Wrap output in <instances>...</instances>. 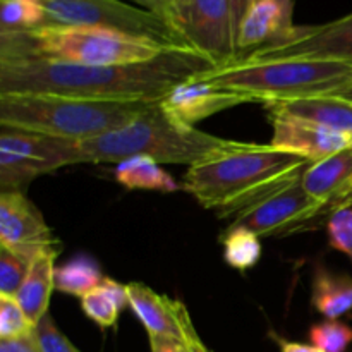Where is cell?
<instances>
[{
    "label": "cell",
    "mask_w": 352,
    "mask_h": 352,
    "mask_svg": "<svg viewBox=\"0 0 352 352\" xmlns=\"http://www.w3.org/2000/svg\"><path fill=\"white\" fill-rule=\"evenodd\" d=\"M34 333H36L38 342H40L43 352H81L58 330V327L55 325L50 315L43 316L38 322Z\"/></svg>",
    "instance_id": "30"
},
{
    "label": "cell",
    "mask_w": 352,
    "mask_h": 352,
    "mask_svg": "<svg viewBox=\"0 0 352 352\" xmlns=\"http://www.w3.org/2000/svg\"><path fill=\"white\" fill-rule=\"evenodd\" d=\"M131 2L138 3V6L143 7V9L158 14L160 17L167 19L172 26L177 28V23H175L174 7H172V0H131ZM177 31H179V28H177ZM179 33H181V31H179Z\"/></svg>",
    "instance_id": "32"
},
{
    "label": "cell",
    "mask_w": 352,
    "mask_h": 352,
    "mask_svg": "<svg viewBox=\"0 0 352 352\" xmlns=\"http://www.w3.org/2000/svg\"><path fill=\"white\" fill-rule=\"evenodd\" d=\"M47 26L43 0H0V33H28Z\"/></svg>",
    "instance_id": "23"
},
{
    "label": "cell",
    "mask_w": 352,
    "mask_h": 352,
    "mask_svg": "<svg viewBox=\"0 0 352 352\" xmlns=\"http://www.w3.org/2000/svg\"><path fill=\"white\" fill-rule=\"evenodd\" d=\"M292 19L294 0H256L237 31V60L258 48L282 40L296 26Z\"/></svg>",
    "instance_id": "16"
},
{
    "label": "cell",
    "mask_w": 352,
    "mask_h": 352,
    "mask_svg": "<svg viewBox=\"0 0 352 352\" xmlns=\"http://www.w3.org/2000/svg\"><path fill=\"white\" fill-rule=\"evenodd\" d=\"M301 184L330 213L352 205V144L323 160L311 162L302 172Z\"/></svg>",
    "instance_id": "15"
},
{
    "label": "cell",
    "mask_w": 352,
    "mask_h": 352,
    "mask_svg": "<svg viewBox=\"0 0 352 352\" xmlns=\"http://www.w3.org/2000/svg\"><path fill=\"white\" fill-rule=\"evenodd\" d=\"M0 352H43L38 342L36 333L16 337V339H0Z\"/></svg>",
    "instance_id": "31"
},
{
    "label": "cell",
    "mask_w": 352,
    "mask_h": 352,
    "mask_svg": "<svg viewBox=\"0 0 352 352\" xmlns=\"http://www.w3.org/2000/svg\"><path fill=\"white\" fill-rule=\"evenodd\" d=\"M311 160L272 144L244 143L188 168L182 188L203 208L232 219L244 208L302 175Z\"/></svg>",
    "instance_id": "2"
},
{
    "label": "cell",
    "mask_w": 352,
    "mask_h": 352,
    "mask_svg": "<svg viewBox=\"0 0 352 352\" xmlns=\"http://www.w3.org/2000/svg\"><path fill=\"white\" fill-rule=\"evenodd\" d=\"M263 105L267 112L285 113L352 138V100L344 96L323 95L272 100Z\"/></svg>",
    "instance_id": "18"
},
{
    "label": "cell",
    "mask_w": 352,
    "mask_h": 352,
    "mask_svg": "<svg viewBox=\"0 0 352 352\" xmlns=\"http://www.w3.org/2000/svg\"><path fill=\"white\" fill-rule=\"evenodd\" d=\"M278 340V346H280L282 352H322L316 349L311 344H301V342H289V340L280 339V337H275Z\"/></svg>",
    "instance_id": "37"
},
{
    "label": "cell",
    "mask_w": 352,
    "mask_h": 352,
    "mask_svg": "<svg viewBox=\"0 0 352 352\" xmlns=\"http://www.w3.org/2000/svg\"><path fill=\"white\" fill-rule=\"evenodd\" d=\"M33 263V258L0 246V294L16 296Z\"/></svg>",
    "instance_id": "26"
},
{
    "label": "cell",
    "mask_w": 352,
    "mask_h": 352,
    "mask_svg": "<svg viewBox=\"0 0 352 352\" xmlns=\"http://www.w3.org/2000/svg\"><path fill=\"white\" fill-rule=\"evenodd\" d=\"M153 103L12 93L0 95V126L81 143L129 126Z\"/></svg>",
    "instance_id": "4"
},
{
    "label": "cell",
    "mask_w": 352,
    "mask_h": 352,
    "mask_svg": "<svg viewBox=\"0 0 352 352\" xmlns=\"http://www.w3.org/2000/svg\"><path fill=\"white\" fill-rule=\"evenodd\" d=\"M113 175L116 181L129 191L143 189V191L174 192L179 189L174 177L165 172L157 160L144 155H136L119 162Z\"/></svg>",
    "instance_id": "21"
},
{
    "label": "cell",
    "mask_w": 352,
    "mask_h": 352,
    "mask_svg": "<svg viewBox=\"0 0 352 352\" xmlns=\"http://www.w3.org/2000/svg\"><path fill=\"white\" fill-rule=\"evenodd\" d=\"M85 164L79 141L2 127L0 189L17 191L36 177L69 165Z\"/></svg>",
    "instance_id": "8"
},
{
    "label": "cell",
    "mask_w": 352,
    "mask_h": 352,
    "mask_svg": "<svg viewBox=\"0 0 352 352\" xmlns=\"http://www.w3.org/2000/svg\"><path fill=\"white\" fill-rule=\"evenodd\" d=\"M127 292L131 309L143 323L148 336L175 337L184 340V330L191 316L181 301L158 294L141 282L127 284Z\"/></svg>",
    "instance_id": "17"
},
{
    "label": "cell",
    "mask_w": 352,
    "mask_h": 352,
    "mask_svg": "<svg viewBox=\"0 0 352 352\" xmlns=\"http://www.w3.org/2000/svg\"><path fill=\"white\" fill-rule=\"evenodd\" d=\"M0 246L33 260L48 251L62 250L43 213L21 189L0 192Z\"/></svg>",
    "instance_id": "12"
},
{
    "label": "cell",
    "mask_w": 352,
    "mask_h": 352,
    "mask_svg": "<svg viewBox=\"0 0 352 352\" xmlns=\"http://www.w3.org/2000/svg\"><path fill=\"white\" fill-rule=\"evenodd\" d=\"M254 2H256V0H254Z\"/></svg>",
    "instance_id": "39"
},
{
    "label": "cell",
    "mask_w": 352,
    "mask_h": 352,
    "mask_svg": "<svg viewBox=\"0 0 352 352\" xmlns=\"http://www.w3.org/2000/svg\"><path fill=\"white\" fill-rule=\"evenodd\" d=\"M215 88L239 91L256 103L305 96H344L352 91V60L289 58L212 67L195 76Z\"/></svg>",
    "instance_id": "6"
},
{
    "label": "cell",
    "mask_w": 352,
    "mask_h": 352,
    "mask_svg": "<svg viewBox=\"0 0 352 352\" xmlns=\"http://www.w3.org/2000/svg\"><path fill=\"white\" fill-rule=\"evenodd\" d=\"M243 103H256L251 96L230 89L215 88L192 76L188 81L175 86L168 95L160 100L165 113L177 122L196 127L199 120L212 117L222 110L234 109Z\"/></svg>",
    "instance_id": "13"
},
{
    "label": "cell",
    "mask_w": 352,
    "mask_h": 352,
    "mask_svg": "<svg viewBox=\"0 0 352 352\" xmlns=\"http://www.w3.org/2000/svg\"><path fill=\"white\" fill-rule=\"evenodd\" d=\"M311 306L327 320H339L352 311V277L333 274L318 263L315 267Z\"/></svg>",
    "instance_id": "20"
},
{
    "label": "cell",
    "mask_w": 352,
    "mask_h": 352,
    "mask_svg": "<svg viewBox=\"0 0 352 352\" xmlns=\"http://www.w3.org/2000/svg\"><path fill=\"white\" fill-rule=\"evenodd\" d=\"M100 287L103 289V291L107 292V294L110 296V298L116 301V305L119 306L120 311H122L126 306H129V292H127V284H120V282L113 280V278L110 277H105L102 280V284H100Z\"/></svg>",
    "instance_id": "33"
},
{
    "label": "cell",
    "mask_w": 352,
    "mask_h": 352,
    "mask_svg": "<svg viewBox=\"0 0 352 352\" xmlns=\"http://www.w3.org/2000/svg\"><path fill=\"white\" fill-rule=\"evenodd\" d=\"M301 177L234 215L229 227H244L260 237H284L322 227L323 220L329 222L332 213L305 191Z\"/></svg>",
    "instance_id": "9"
},
{
    "label": "cell",
    "mask_w": 352,
    "mask_h": 352,
    "mask_svg": "<svg viewBox=\"0 0 352 352\" xmlns=\"http://www.w3.org/2000/svg\"><path fill=\"white\" fill-rule=\"evenodd\" d=\"M85 164H119L144 155L158 164L198 165L244 146V141L226 140L177 122L155 102L140 119L103 136L79 143Z\"/></svg>",
    "instance_id": "3"
},
{
    "label": "cell",
    "mask_w": 352,
    "mask_h": 352,
    "mask_svg": "<svg viewBox=\"0 0 352 352\" xmlns=\"http://www.w3.org/2000/svg\"><path fill=\"white\" fill-rule=\"evenodd\" d=\"M289 58L352 60V12L325 24L294 26L277 43L258 48L237 62L254 64Z\"/></svg>",
    "instance_id": "11"
},
{
    "label": "cell",
    "mask_w": 352,
    "mask_h": 352,
    "mask_svg": "<svg viewBox=\"0 0 352 352\" xmlns=\"http://www.w3.org/2000/svg\"><path fill=\"white\" fill-rule=\"evenodd\" d=\"M175 23L188 45L217 67L239 57L229 0H172Z\"/></svg>",
    "instance_id": "10"
},
{
    "label": "cell",
    "mask_w": 352,
    "mask_h": 352,
    "mask_svg": "<svg viewBox=\"0 0 352 352\" xmlns=\"http://www.w3.org/2000/svg\"><path fill=\"white\" fill-rule=\"evenodd\" d=\"M150 337L151 352H188V346L184 340L175 337L164 336H148Z\"/></svg>",
    "instance_id": "34"
},
{
    "label": "cell",
    "mask_w": 352,
    "mask_h": 352,
    "mask_svg": "<svg viewBox=\"0 0 352 352\" xmlns=\"http://www.w3.org/2000/svg\"><path fill=\"white\" fill-rule=\"evenodd\" d=\"M330 246L352 260V208L337 210L327 222Z\"/></svg>",
    "instance_id": "29"
},
{
    "label": "cell",
    "mask_w": 352,
    "mask_h": 352,
    "mask_svg": "<svg viewBox=\"0 0 352 352\" xmlns=\"http://www.w3.org/2000/svg\"><path fill=\"white\" fill-rule=\"evenodd\" d=\"M43 3L47 9V26L105 28L174 48H191L177 28L167 19L124 0H43Z\"/></svg>",
    "instance_id": "7"
},
{
    "label": "cell",
    "mask_w": 352,
    "mask_h": 352,
    "mask_svg": "<svg viewBox=\"0 0 352 352\" xmlns=\"http://www.w3.org/2000/svg\"><path fill=\"white\" fill-rule=\"evenodd\" d=\"M309 342L322 352H346L352 344V327L339 320H325L311 325Z\"/></svg>",
    "instance_id": "25"
},
{
    "label": "cell",
    "mask_w": 352,
    "mask_h": 352,
    "mask_svg": "<svg viewBox=\"0 0 352 352\" xmlns=\"http://www.w3.org/2000/svg\"><path fill=\"white\" fill-rule=\"evenodd\" d=\"M60 251H48L38 256L31 265L30 274L24 278L23 285L14 298L24 309L28 318L38 325L43 316L48 315L52 292L55 289V258Z\"/></svg>",
    "instance_id": "19"
},
{
    "label": "cell",
    "mask_w": 352,
    "mask_h": 352,
    "mask_svg": "<svg viewBox=\"0 0 352 352\" xmlns=\"http://www.w3.org/2000/svg\"><path fill=\"white\" fill-rule=\"evenodd\" d=\"M268 117L274 129L272 146L298 153L311 162L323 160L352 144V138L347 134L327 129L308 120L296 119L278 112H268Z\"/></svg>",
    "instance_id": "14"
},
{
    "label": "cell",
    "mask_w": 352,
    "mask_h": 352,
    "mask_svg": "<svg viewBox=\"0 0 352 352\" xmlns=\"http://www.w3.org/2000/svg\"><path fill=\"white\" fill-rule=\"evenodd\" d=\"M36 325L28 318L14 296L0 294V339H16L34 332Z\"/></svg>",
    "instance_id": "27"
},
{
    "label": "cell",
    "mask_w": 352,
    "mask_h": 352,
    "mask_svg": "<svg viewBox=\"0 0 352 352\" xmlns=\"http://www.w3.org/2000/svg\"><path fill=\"white\" fill-rule=\"evenodd\" d=\"M103 278L105 275L102 274L100 265L93 258L82 254L55 268V291L78 296L81 299L100 287Z\"/></svg>",
    "instance_id": "22"
},
{
    "label": "cell",
    "mask_w": 352,
    "mask_h": 352,
    "mask_svg": "<svg viewBox=\"0 0 352 352\" xmlns=\"http://www.w3.org/2000/svg\"><path fill=\"white\" fill-rule=\"evenodd\" d=\"M174 47L95 26H48L0 33V58L38 57L81 65H127L155 60Z\"/></svg>",
    "instance_id": "5"
},
{
    "label": "cell",
    "mask_w": 352,
    "mask_h": 352,
    "mask_svg": "<svg viewBox=\"0 0 352 352\" xmlns=\"http://www.w3.org/2000/svg\"><path fill=\"white\" fill-rule=\"evenodd\" d=\"M81 309L91 322H95L102 329H110L116 325L120 313V308L116 305V301L102 287H96L95 291L82 296Z\"/></svg>",
    "instance_id": "28"
},
{
    "label": "cell",
    "mask_w": 352,
    "mask_h": 352,
    "mask_svg": "<svg viewBox=\"0 0 352 352\" xmlns=\"http://www.w3.org/2000/svg\"><path fill=\"white\" fill-rule=\"evenodd\" d=\"M344 98H349V100H352V91H351V93H347V95H344Z\"/></svg>",
    "instance_id": "38"
},
{
    "label": "cell",
    "mask_w": 352,
    "mask_h": 352,
    "mask_svg": "<svg viewBox=\"0 0 352 352\" xmlns=\"http://www.w3.org/2000/svg\"><path fill=\"white\" fill-rule=\"evenodd\" d=\"M217 67L192 48L127 65H81L38 57L0 58V95L47 93L91 100L160 102L175 86Z\"/></svg>",
    "instance_id": "1"
},
{
    "label": "cell",
    "mask_w": 352,
    "mask_h": 352,
    "mask_svg": "<svg viewBox=\"0 0 352 352\" xmlns=\"http://www.w3.org/2000/svg\"><path fill=\"white\" fill-rule=\"evenodd\" d=\"M223 260L230 268L246 272L260 261L263 254L260 236L244 227H229L222 236Z\"/></svg>",
    "instance_id": "24"
},
{
    "label": "cell",
    "mask_w": 352,
    "mask_h": 352,
    "mask_svg": "<svg viewBox=\"0 0 352 352\" xmlns=\"http://www.w3.org/2000/svg\"><path fill=\"white\" fill-rule=\"evenodd\" d=\"M254 3V0H229L230 6V12H232V21H234V28H236V34L239 31L241 23H243L244 16L248 14V10L251 9V6Z\"/></svg>",
    "instance_id": "36"
},
{
    "label": "cell",
    "mask_w": 352,
    "mask_h": 352,
    "mask_svg": "<svg viewBox=\"0 0 352 352\" xmlns=\"http://www.w3.org/2000/svg\"><path fill=\"white\" fill-rule=\"evenodd\" d=\"M184 342L188 346V352H212L203 344V340L199 339L198 332H196L195 325H192V320H189L188 325H186Z\"/></svg>",
    "instance_id": "35"
}]
</instances>
